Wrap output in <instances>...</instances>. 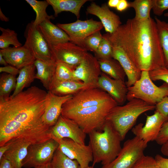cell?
<instances>
[{
    "label": "cell",
    "mask_w": 168,
    "mask_h": 168,
    "mask_svg": "<svg viewBox=\"0 0 168 168\" xmlns=\"http://www.w3.org/2000/svg\"><path fill=\"white\" fill-rule=\"evenodd\" d=\"M48 100V92L35 86L0 97V147L18 139L32 144L51 139V127L42 119Z\"/></svg>",
    "instance_id": "1"
},
{
    "label": "cell",
    "mask_w": 168,
    "mask_h": 168,
    "mask_svg": "<svg viewBox=\"0 0 168 168\" xmlns=\"http://www.w3.org/2000/svg\"><path fill=\"white\" fill-rule=\"evenodd\" d=\"M105 34L112 46L122 49L141 71L165 67L156 22L152 17L128 19L114 32Z\"/></svg>",
    "instance_id": "2"
},
{
    "label": "cell",
    "mask_w": 168,
    "mask_h": 168,
    "mask_svg": "<svg viewBox=\"0 0 168 168\" xmlns=\"http://www.w3.org/2000/svg\"><path fill=\"white\" fill-rule=\"evenodd\" d=\"M88 134L89 145L93 153L92 167L100 162L102 165L107 164L115 159L122 148V140L109 121L106 120L100 130H94Z\"/></svg>",
    "instance_id": "3"
},
{
    "label": "cell",
    "mask_w": 168,
    "mask_h": 168,
    "mask_svg": "<svg viewBox=\"0 0 168 168\" xmlns=\"http://www.w3.org/2000/svg\"><path fill=\"white\" fill-rule=\"evenodd\" d=\"M155 109V105L138 99H133L124 105H117L110 110L106 120L109 121L119 134L122 141L144 113Z\"/></svg>",
    "instance_id": "4"
},
{
    "label": "cell",
    "mask_w": 168,
    "mask_h": 168,
    "mask_svg": "<svg viewBox=\"0 0 168 168\" xmlns=\"http://www.w3.org/2000/svg\"><path fill=\"white\" fill-rule=\"evenodd\" d=\"M118 105L114 100L104 103L79 109L62 111L61 115L75 122L86 134L100 130L111 109Z\"/></svg>",
    "instance_id": "5"
},
{
    "label": "cell",
    "mask_w": 168,
    "mask_h": 168,
    "mask_svg": "<svg viewBox=\"0 0 168 168\" xmlns=\"http://www.w3.org/2000/svg\"><path fill=\"white\" fill-rule=\"evenodd\" d=\"M127 99L128 101L136 98L151 105L156 104L165 97L168 96V84L165 83L158 86L153 82L149 71L141 72L140 79L132 86L128 87Z\"/></svg>",
    "instance_id": "6"
},
{
    "label": "cell",
    "mask_w": 168,
    "mask_h": 168,
    "mask_svg": "<svg viewBox=\"0 0 168 168\" xmlns=\"http://www.w3.org/2000/svg\"><path fill=\"white\" fill-rule=\"evenodd\" d=\"M147 143L135 136L124 143L117 156L112 162L101 168H131L144 155Z\"/></svg>",
    "instance_id": "7"
},
{
    "label": "cell",
    "mask_w": 168,
    "mask_h": 168,
    "mask_svg": "<svg viewBox=\"0 0 168 168\" xmlns=\"http://www.w3.org/2000/svg\"><path fill=\"white\" fill-rule=\"evenodd\" d=\"M113 99L108 94L100 88H89L73 95L63 104L62 111L98 105Z\"/></svg>",
    "instance_id": "8"
},
{
    "label": "cell",
    "mask_w": 168,
    "mask_h": 168,
    "mask_svg": "<svg viewBox=\"0 0 168 168\" xmlns=\"http://www.w3.org/2000/svg\"><path fill=\"white\" fill-rule=\"evenodd\" d=\"M24 36V45L31 51L36 59L48 62L55 61L48 43L33 21L26 26Z\"/></svg>",
    "instance_id": "9"
},
{
    "label": "cell",
    "mask_w": 168,
    "mask_h": 168,
    "mask_svg": "<svg viewBox=\"0 0 168 168\" xmlns=\"http://www.w3.org/2000/svg\"><path fill=\"white\" fill-rule=\"evenodd\" d=\"M57 26L68 35L70 42L84 49L85 39L103 28L100 21L92 18L84 21L77 19L72 23H59Z\"/></svg>",
    "instance_id": "10"
},
{
    "label": "cell",
    "mask_w": 168,
    "mask_h": 168,
    "mask_svg": "<svg viewBox=\"0 0 168 168\" xmlns=\"http://www.w3.org/2000/svg\"><path fill=\"white\" fill-rule=\"evenodd\" d=\"M58 146V142L52 138L43 143L30 145L22 167L34 168L50 163Z\"/></svg>",
    "instance_id": "11"
},
{
    "label": "cell",
    "mask_w": 168,
    "mask_h": 168,
    "mask_svg": "<svg viewBox=\"0 0 168 168\" xmlns=\"http://www.w3.org/2000/svg\"><path fill=\"white\" fill-rule=\"evenodd\" d=\"M58 149L69 158L75 160L80 168L89 166L93 161L92 152L90 146L77 142L68 138H64L57 141Z\"/></svg>",
    "instance_id": "12"
},
{
    "label": "cell",
    "mask_w": 168,
    "mask_h": 168,
    "mask_svg": "<svg viewBox=\"0 0 168 168\" xmlns=\"http://www.w3.org/2000/svg\"><path fill=\"white\" fill-rule=\"evenodd\" d=\"M50 134L51 138L56 141L68 138L82 144H85L86 134L75 122L61 115L51 127Z\"/></svg>",
    "instance_id": "13"
},
{
    "label": "cell",
    "mask_w": 168,
    "mask_h": 168,
    "mask_svg": "<svg viewBox=\"0 0 168 168\" xmlns=\"http://www.w3.org/2000/svg\"><path fill=\"white\" fill-rule=\"evenodd\" d=\"M101 72L98 59L87 52L74 70L73 76L76 80L99 87L98 82Z\"/></svg>",
    "instance_id": "14"
},
{
    "label": "cell",
    "mask_w": 168,
    "mask_h": 168,
    "mask_svg": "<svg viewBox=\"0 0 168 168\" xmlns=\"http://www.w3.org/2000/svg\"><path fill=\"white\" fill-rule=\"evenodd\" d=\"M56 62H61L74 69L87 52L85 49L70 42L49 45Z\"/></svg>",
    "instance_id": "15"
},
{
    "label": "cell",
    "mask_w": 168,
    "mask_h": 168,
    "mask_svg": "<svg viewBox=\"0 0 168 168\" xmlns=\"http://www.w3.org/2000/svg\"><path fill=\"white\" fill-rule=\"evenodd\" d=\"M168 119L155 111L153 114L147 116L144 126L140 123L133 128L132 131L135 136L147 143L156 140L163 124Z\"/></svg>",
    "instance_id": "16"
},
{
    "label": "cell",
    "mask_w": 168,
    "mask_h": 168,
    "mask_svg": "<svg viewBox=\"0 0 168 168\" xmlns=\"http://www.w3.org/2000/svg\"><path fill=\"white\" fill-rule=\"evenodd\" d=\"M86 14L99 18L105 31L110 34L114 32L122 25L119 16L111 11L106 3L100 6L95 2H92L87 8Z\"/></svg>",
    "instance_id": "17"
},
{
    "label": "cell",
    "mask_w": 168,
    "mask_h": 168,
    "mask_svg": "<svg viewBox=\"0 0 168 168\" xmlns=\"http://www.w3.org/2000/svg\"><path fill=\"white\" fill-rule=\"evenodd\" d=\"M98 86L108 94L118 105H122L127 100L128 89L124 81L113 79L101 72Z\"/></svg>",
    "instance_id": "18"
},
{
    "label": "cell",
    "mask_w": 168,
    "mask_h": 168,
    "mask_svg": "<svg viewBox=\"0 0 168 168\" xmlns=\"http://www.w3.org/2000/svg\"><path fill=\"white\" fill-rule=\"evenodd\" d=\"M0 53L8 64L19 69L34 63L36 58L31 51L24 45L0 49Z\"/></svg>",
    "instance_id": "19"
},
{
    "label": "cell",
    "mask_w": 168,
    "mask_h": 168,
    "mask_svg": "<svg viewBox=\"0 0 168 168\" xmlns=\"http://www.w3.org/2000/svg\"><path fill=\"white\" fill-rule=\"evenodd\" d=\"M48 95V102L42 119L45 124L51 127L56 124L61 115L63 104L71 98L73 95L58 96L49 91Z\"/></svg>",
    "instance_id": "20"
},
{
    "label": "cell",
    "mask_w": 168,
    "mask_h": 168,
    "mask_svg": "<svg viewBox=\"0 0 168 168\" xmlns=\"http://www.w3.org/2000/svg\"><path fill=\"white\" fill-rule=\"evenodd\" d=\"M112 47L113 58L119 62L127 77L128 80L126 83L127 87L132 86L140 79L142 71L135 66L122 49L118 47Z\"/></svg>",
    "instance_id": "21"
},
{
    "label": "cell",
    "mask_w": 168,
    "mask_h": 168,
    "mask_svg": "<svg viewBox=\"0 0 168 168\" xmlns=\"http://www.w3.org/2000/svg\"><path fill=\"white\" fill-rule=\"evenodd\" d=\"M92 87H97L79 81L54 80L49 91L56 95L63 96L73 95L82 90Z\"/></svg>",
    "instance_id": "22"
},
{
    "label": "cell",
    "mask_w": 168,
    "mask_h": 168,
    "mask_svg": "<svg viewBox=\"0 0 168 168\" xmlns=\"http://www.w3.org/2000/svg\"><path fill=\"white\" fill-rule=\"evenodd\" d=\"M8 143L11 144L10 146L3 156L10 161L14 168H22V162L32 144L26 140L19 139Z\"/></svg>",
    "instance_id": "23"
},
{
    "label": "cell",
    "mask_w": 168,
    "mask_h": 168,
    "mask_svg": "<svg viewBox=\"0 0 168 168\" xmlns=\"http://www.w3.org/2000/svg\"><path fill=\"white\" fill-rule=\"evenodd\" d=\"M50 20L46 19L37 26L49 45H52L70 41L68 35Z\"/></svg>",
    "instance_id": "24"
},
{
    "label": "cell",
    "mask_w": 168,
    "mask_h": 168,
    "mask_svg": "<svg viewBox=\"0 0 168 168\" xmlns=\"http://www.w3.org/2000/svg\"><path fill=\"white\" fill-rule=\"evenodd\" d=\"M34 64L37 70L35 78L39 79L49 91L54 78L56 62H48L36 59Z\"/></svg>",
    "instance_id": "25"
},
{
    "label": "cell",
    "mask_w": 168,
    "mask_h": 168,
    "mask_svg": "<svg viewBox=\"0 0 168 168\" xmlns=\"http://www.w3.org/2000/svg\"><path fill=\"white\" fill-rule=\"evenodd\" d=\"M54 12V16L63 12H69L74 14L77 19L80 17V12L82 6L88 0H47Z\"/></svg>",
    "instance_id": "26"
},
{
    "label": "cell",
    "mask_w": 168,
    "mask_h": 168,
    "mask_svg": "<svg viewBox=\"0 0 168 168\" xmlns=\"http://www.w3.org/2000/svg\"><path fill=\"white\" fill-rule=\"evenodd\" d=\"M98 60L102 72L113 79L124 81L126 74L117 60L113 58Z\"/></svg>",
    "instance_id": "27"
},
{
    "label": "cell",
    "mask_w": 168,
    "mask_h": 168,
    "mask_svg": "<svg viewBox=\"0 0 168 168\" xmlns=\"http://www.w3.org/2000/svg\"><path fill=\"white\" fill-rule=\"evenodd\" d=\"M34 63L24 67L20 69L16 78V88L11 96H14L23 91V89L29 86L35 78Z\"/></svg>",
    "instance_id": "28"
},
{
    "label": "cell",
    "mask_w": 168,
    "mask_h": 168,
    "mask_svg": "<svg viewBox=\"0 0 168 168\" xmlns=\"http://www.w3.org/2000/svg\"><path fill=\"white\" fill-rule=\"evenodd\" d=\"M154 0H135L129 2V7L133 8L135 11V19L145 20L151 17L150 12L153 4Z\"/></svg>",
    "instance_id": "29"
},
{
    "label": "cell",
    "mask_w": 168,
    "mask_h": 168,
    "mask_svg": "<svg viewBox=\"0 0 168 168\" xmlns=\"http://www.w3.org/2000/svg\"><path fill=\"white\" fill-rule=\"evenodd\" d=\"M154 19L164 54L165 67L168 69V22L161 20L156 16Z\"/></svg>",
    "instance_id": "30"
},
{
    "label": "cell",
    "mask_w": 168,
    "mask_h": 168,
    "mask_svg": "<svg viewBox=\"0 0 168 168\" xmlns=\"http://www.w3.org/2000/svg\"><path fill=\"white\" fill-rule=\"evenodd\" d=\"M26 1L31 6L36 13V16L33 21L34 25L37 26L39 24L47 19H53L52 16L48 15L46 10L49 5L47 0L39 1L36 0H26Z\"/></svg>",
    "instance_id": "31"
},
{
    "label": "cell",
    "mask_w": 168,
    "mask_h": 168,
    "mask_svg": "<svg viewBox=\"0 0 168 168\" xmlns=\"http://www.w3.org/2000/svg\"><path fill=\"white\" fill-rule=\"evenodd\" d=\"M51 168H78L79 164L75 160L68 157L58 149L50 163Z\"/></svg>",
    "instance_id": "32"
},
{
    "label": "cell",
    "mask_w": 168,
    "mask_h": 168,
    "mask_svg": "<svg viewBox=\"0 0 168 168\" xmlns=\"http://www.w3.org/2000/svg\"><path fill=\"white\" fill-rule=\"evenodd\" d=\"M2 34L0 36V48L3 49L9 47L12 45L15 47L22 46V44L19 42L17 35L15 31L9 28L5 29L0 27Z\"/></svg>",
    "instance_id": "33"
},
{
    "label": "cell",
    "mask_w": 168,
    "mask_h": 168,
    "mask_svg": "<svg viewBox=\"0 0 168 168\" xmlns=\"http://www.w3.org/2000/svg\"><path fill=\"white\" fill-rule=\"evenodd\" d=\"M16 83L15 76L5 73L2 74L0 78V97L10 96L11 92L15 90Z\"/></svg>",
    "instance_id": "34"
},
{
    "label": "cell",
    "mask_w": 168,
    "mask_h": 168,
    "mask_svg": "<svg viewBox=\"0 0 168 168\" xmlns=\"http://www.w3.org/2000/svg\"><path fill=\"white\" fill-rule=\"evenodd\" d=\"M74 69L68 65L61 62H56L54 80L65 81L75 80L73 76Z\"/></svg>",
    "instance_id": "35"
},
{
    "label": "cell",
    "mask_w": 168,
    "mask_h": 168,
    "mask_svg": "<svg viewBox=\"0 0 168 168\" xmlns=\"http://www.w3.org/2000/svg\"><path fill=\"white\" fill-rule=\"evenodd\" d=\"M94 54L95 57L98 60L113 58L112 46L105 34L102 35V38L100 45Z\"/></svg>",
    "instance_id": "36"
},
{
    "label": "cell",
    "mask_w": 168,
    "mask_h": 168,
    "mask_svg": "<svg viewBox=\"0 0 168 168\" xmlns=\"http://www.w3.org/2000/svg\"><path fill=\"white\" fill-rule=\"evenodd\" d=\"M102 35L99 31L87 37L84 41V49L95 53L101 42Z\"/></svg>",
    "instance_id": "37"
},
{
    "label": "cell",
    "mask_w": 168,
    "mask_h": 168,
    "mask_svg": "<svg viewBox=\"0 0 168 168\" xmlns=\"http://www.w3.org/2000/svg\"><path fill=\"white\" fill-rule=\"evenodd\" d=\"M131 168H160L155 159L148 156H143Z\"/></svg>",
    "instance_id": "38"
},
{
    "label": "cell",
    "mask_w": 168,
    "mask_h": 168,
    "mask_svg": "<svg viewBox=\"0 0 168 168\" xmlns=\"http://www.w3.org/2000/svg\"><path fill=\"white\" fill-rule=\"evenodd\" d=\"M149 75L152 81L162 80L168 84V69L165 67L149 71Z\"/></svg>",
    "instance_id": "39"
},
{
    "label": "cell",
    "mask_w": 168,
    "mask_h": 168,
    "mask_svg": "<svg viewBox=\"0 0 168 168\" xmlns=\"http://www.w3.org/2000/svg\"><path fill=\"white\" fill-rule=\"evenodd\" d=\"M152 9L156 15L161 16L164 11L168 9V0H154Z\"/></svg>",
    "instance_id": "40"
},
{
    "label": "cell",
    "mask_w": 168,
    "mask_h": 168,
    "mask_svg": "<svg viewBox=\"0 0 168 168\" xmlns=\"http://www.w3.org/2000/svg\"><path fill=\"white\" fill-rule=\"evenodd\" d=\"M155 141L161 145L168 141V119L163 124Z\"/></svg>",
    "instance_id": "41"
},
{
    "label": "cell",
    "mask_w": 168,
    "mask_h": 168,
    "mask_svg": "<svg viewBox=\"0 0 168 168\" xmlns=\"http://www.w3.org/2000/svg\"><path fill=\"white\" fill-rule=\"evenodd\" d=\"M156 111L168 118V96L165 97L155 105Z\"/></svg>",
    "instance_id": "42"
},
{
    "label": "cell",
    "mask_w": 168,
    "mask_h": 168,
    "mask_svg": "<svg viewBox=\"0 0 168 168\" xmlns=\"http://www.w3.org/2000/svg\"><path fill=\"white\" fill-rule=\"evenodd\" d=\"M20 70L11 65H7L0 67V72H4L16 76L19 74Z\"/></svg>",
    "instance_id": "43"
},
{
    "label": "cell",
    "mask_w": 168,
    "mask_h": 168,
    "mask_svg": "<svg viewBox=\"0 0 168 168\" xmlns=\"http://www.w3.org/2000/svg\"><path fill=\"white\" fill-rule=\"evenodd\" d=\"M155 159L160 168H168V158H166L159 154H157Z\"/></svg>",
    "instance_id": "44"
},
{
    "label": "cell",
    "mask_w": 168,
    "mask_h": 168,
    "mask_svg": "<svg viewBox=\"0 0 168 168\" xmlns=\"http://www.w3.org/2000/svg\"><path fill=\"white\" fill-rule=\"evenodd\" d=\"M128 8H129V2L126 0H120L116 8L117 11L121 12Z\"/></svg>",
    "instance_id": "45"
},
{
    "label": "cell",
    "mask_w": 168,
    "mask_h": 168,
    "mask_svg": "<svg viewBox=\"0 0 168 168\" xmlns=\"http://www.w3.org/2000/svg\"><path fill=\"white\" fill-rule=\"evenodd\" d=\"M0 168H14L10 161L4 156L0 160Z\"/></svg>",
    "instance_id": "46"
},
{
    "label": "cell",
    "mask_w": 168,
    "mask_h": 168,
    "mask_svg": "<svg viewBox=\"0 0 168 168\" xmlns=\"http://www.w3.org/2000/svg\"><path fill=\"white\" fill-rule=\"evenodd\" d=\"M11 144L8 143L0 147V160L2 159L5 153L9 149Z\"/></svg>",
    "instance_id": "47"
},
{
    "label": "cell",
    "mask_w": 168,
    "mask_h": 168,
    "mask_svg": "<svg viewBox=\"0 0 168 168\" xmlns=\"http://www.w3.org/2000/svg\"><path fill=\"white\" fill-rule=\"evenodd\" d=\"M161 151L163 155L168 156V141L162 145Z\"/></svg>",
    "instance_id": "48"
},
{
    "label": "cell",
    "mask_w": 168,
    "mask_h": 168,
    "mask_svg": "<svg viewBox=\"0 0 168 168\" xmlns=\"http://www.w3.org/2000/svg\"><path fill=\"white\" fill-rule=\"evenodd\" d=\"M120 0H109L107 3L108 7H110L116 8Z\"/></svg>",
    "instance_id": "49"
},
{
    "label": "cell",
    "mask_w": 168,
    "mask_h": 168,
    "mask_svg": "<svg viewBox=\"0 0 168 168\" xmlns=\"http://www.w3.org/2000/svg\"><path fill=\"white\" fill-rule=\"evenodd\" d=\"M0 19L2 21L5 22L8 21H9L8 18L3 13L1 8H0Z\"/></svg>",
    "instance_id": "50"
},
{
    "label": "cell",
    "mask_w": 168,
    "mask_h": 168,
    "mask_svg": "<svg viewBox=\"0 0 168 168\" xmlns=\"http://www.w3.org/2000/svg\"><path fill=\"white\" fill-rule=\"evenodd\" d=\"M0 64L4 66L8 65V64L1 53H0Z\"/></svg>",
    "instance_id": "51"
},
{
    "label": "cell",
    "mask_w": 168,
    "mask_h": 168,
    "mask_svg": "<svg viewBox=\"0 0 168 168\" xmlns=\"http://www.w3.org/2000/svg\"><path fill=\"white\" fill-rule=\"evenodd\" d=\"M34 168H51L50 163L45 165L37 166Z\"/></svg>",
    "instance_id": "52"
},
{
    "label": "cell",
    "mask_w": 168,
    "mask_h": 168,
    "mask_svg": "<svg viewBox=\"0 0 168 168\" xmlns=\"http://www.w3.org/2000/svg\"><path fill=\"white\" fill-rule=\"evenodd\" d=\"M164 16L165 17H168V12H166L164 14Z\"/></svg>",
    "instance_id": "53"
},
{
    "label": "cell",
    "mask_w": 168,
    "mask_h": 168,
    "mask_svg": "<svg viewBox=\"0 0 168 168\" xmlns=\"http://www.w3.org/2000/svg\"><path fill=\"white\" fill-rule=\"evenodd\" d=\"M80 168L79 167V168ZM93 168V167H92V166H89L86 168Z\"/></svg>",
    "instance_id": "54"
}]
</instances>
